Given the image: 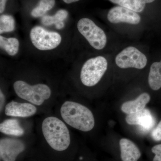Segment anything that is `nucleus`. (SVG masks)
Returning <instances> with one entry per match:
<instances>
[{
  "label": "nucleus",
  "mask_w": 161,
  "mask_h": 161,
  "mask_svg": "<svg viewBox=\"0 0 161 161\" xmlns=\"http://www.w3.org/2000/svg\"><path fill=\"white\" fill-rule=\"evenodd\" d=\"M0 132L5 135L19 137L25 134V130L15 118L7 119L0 124Z\"/></svg>",
  "instance_id": "14"
},
{
  "label": "nucleus",
  "mask_w": 161,
  "mask_h": 161,
  "mask_svg": "<svg viewBox=\"0 0 161 161\" xmlns=\"http://www.w3.org/2000/svg\"><path fill=\"white\" fill-rule=\"evenodd\" d=\"M125 120L130 125H139L145 130H150L154 124V120L151 112L145 108L140 112L128 114Z\"/></svg>",
  "instance_id": "11"
},
{
  "label": "nucleus",
  "mask_w": 161,
  "mask_h": 161,
  "mask_svg": "<svg viewBox=\"0 0 161 161\" xmlns=\"http://www.w3.org/2000/svg\"><path fill=\"white\" fill-rule=\"evenodd\" d=\"M62 120L66 125L82 132H89L95 125L92 111L83 105L72 101H66L60 110Z\"/></svg>",
  "instance_id": "1"
},
{
  "label": "nucleus",
  "mask_w": 161,
  "mask_h": 161,
  "mask_svg": "<svg viewBox=\"0 0 161 161\" xmlns=\"http://www.w3.org/2000/svg\"><path fill=\"white\" fill-rule=\"evenodd\" d=\"M147 3H148V0H120L119 5L140 13L143 11Z\"/></svg>",
  "instance_id": "19"
},
{
  "label": "nucleus",
  "mask_w": 161,
  "mask_h": 161,
  "mask_svg": "<svg viewBox=\"0 0 161 161\" xmlns=\"http://www.w3.org/2000/svg\"><path fill=\"white\" fill-rule=\"evenodd\" d=\"M7 1V0H0V13L1 14H3L5 10Z\"/></svg>",
  "instance_id": "24"
},
{
  "label": "nucleus",
  "mask_w": 161,
  "mask_h": 161,
  "mask_svg": "<svg viewBox=\"0 0 161 161\" xmlns=\"http://www.w3.org/2000/svg\"><path fill=\"white\" fill-rule=\"evenodd\" d=\"M5 115L18 118H27L35 115L37 112L36 106L30 103H20L13 100L6 104Z\"/></svg>",
  "instance_id": "10"
},
{
  "label": "nucleus",
  "mask_w": 161,
  "mask_h": 161,
  "mask_svg": "<svg viewBox=\"0 0 161 161\" xmlns=\"http://www.w3.org/2000/svg\"><path fill=\"white\" fill-rule=\"evenodd\" d=\"M55 0H40L37 6L32 9L31 15L34 18L43 16L55 6Z\"/></svg>",
  "instance_id": "18"
},
{
  "label": "nucleus",
  "mask_w": 161,
  "mask_h": 161,
  "mask_svg": "<svg viewBox=\"0 0 161 161\" xmlns=\"http://www.w3.org/2000/svg\"><path fill=\"white\" fill-rule=\"evenodd\" d=\"M150 99L149 94L147 93H142L135 100L124 103L121 107V109L123 112L127 114L136 113L145 109Z\"/></svg>",
  "instance_id": "13"
},
{
  "label": "nucleus",
  "mask_w": 161,
  "mask_h": 161,
  "mask_svg": "<svg viewBox=\"0 0 161 161\" xmlns=\"http://www.w3.org/2000/svg\"><path fill=\"white\" fill-rule=\"evenodd\" d=\"M25 149L23 141L15 137H5L0 140V157L3 161H16Z\"/></svg>",
  "instance_id": "8"
},
{
  "label": "nucleus",
  "mask_w": 161,
  "mask_h": 161,
  "mask_svg": "<svg viewBox=\"0 0 161 161\" xmlns=\"http://www.w3.org/2000/svg\"><path fill=\"white\" fill-rule=\"evenodd\" d=\"M30 37L33 45L41 51L55 49L61 43L62 37L60 34L49 31L42 26H35L30 32Z\"/></svg>",
  "instance_id": "6"
},
{
  "label": "nucleus",
  "mask_w": 161,
  "mask_h": 161,
  "mask_svg": "<svg viewBox=\"0 0 161 161\" xmlns=\"http://www.w3.org/2000/svg\"><path fill=\"white\" fill-rule=\"evenodd\" d=\"M109 1L112 3H114V4H118V5H119L120 0H109Z\"/></svg>",
  "instance_id": "26"
},
{
  "label": "nucleus",
  "mask_w": 161,
  "mask_h": 161,
  "mask_svg": "<svg viewBox=\"0 0 161 161\" xmlns=\"http://www.w3.org/2000/svg\"><path fill=\"white\" fill-rule=\"evenodd\" d=\"M0 47L9 56H14L19 51V42L17 38H7L1 36Z\"/></svg>",
  "instance_id": "17"
},
{
  "label": "nucleus",
  "mask_w": 161,
  "mask_h": 161,
  "mask_svg": "<svg viewBox=\"0 0 161 161\" xmlns=\"http://www.w3.org/2000/svg\"><path fill=\"white\" fill-rule=\"evenodd\" d=\"M68 15V13L65 9L58 10L53 16H43L41 19V23L44 26H50L55 25L58 29H62L64 26V21Z\"/></svg>",
  "instance_id": "15"
},
{
  "label": "nucleus",
  "mask_w": 161,
  "mask_h": 161,
  "mask_svg": "<svg viewBox=\"0 0 161 161\" xmlns=\"http://www.w3.org/2000/svg\"><path fill=\"white\" fill-rule=\"evenodd\" d=\"M152 138L155 141H161V120L151 133Z\"/></svg>",
  "instance_id": "21"
},
{
  "label": "nucleus",
  "mask_w": 161,
  "mask_h": 161,
  "mask_svg": "<svg viewBox=\"0 0 161 161\" xmlns=\"http://www.w3.org/2000/svg\"><path fill=\"white\" fill-rule=\"evenodd\" d=\"M116 65L121 69L132 68L142 69L147 65V59L146 55L132 46L123 50L116 56Z\"/></svg>",
  "instance_id": "7"
},
{
  "label": "nucleus",
  "mask_w": 161,
  "mask_h": 161,
  "mask_svg": "<svg viewBox=\"0 0 161 161\" xmlns=\"http://www.w3.org/2000/svg\"><path fill=\"white\" fill-rule=\"evenodd\" d=\"M14 90L18 97L36 106H40L50 98L52 91L48 86L43 83L29 84L18 80L13 85Z\"/></svg>",
  "instance_id": "3"
},
{
  "label": "nucleus",
  "mask_w": 161,
  "mask_h": 161,
  "mask_svg": "<svg viewBox=\"0 0 161 161\" xmlns=\"http://www.w3.org/2000/svg\"><path fill=\"white\" fill-rule=\"evenodd\" d=\"M15 27L14 18L10 15L3 14L0 17V33L13 31Z\"/></svg>",
  "instance_id": "20"
},
{
  "label": "nucleus",
  "mask_w": 161,
  "mask_h": 161,
  "mask_svg": "<svg viewBox=\"0 0 161 161\" xmlns=\"http://www.w3.org/2000/svg\"><path fill=\"white\" fill-rule=\"evenodd\" d=\"M152 152L155 154L153 161H161V144L156 145L153 147Z\"/></svg>",
  "instance_id": "22"
},
{
  "label": "nucleus",
  "mask_w": 161,
  "mask_h": 161,
  "mask_svg": "<svg viewBox=\"0 0 161 161\" xmlns=\"http://www.w3.org/2000/svg\"><path fill=\"white\" fill-rule=\"evenodd\" d=\"M107 18L110 23L113 24L125 23L137 25L141 20L140 16L137 13L120 6L110 9Z\"/></svg>",
  "instance_id": "9"
},
{
  "label": "nucleus",
  "mask_w": 161,
  "mask_h": 161,
  "mask_svg": "<svg viewBox=\"0 0 161 161\" xmlns=\"http://www.w3.org/2000/svg\"><path fill=\"white\" fill-rule=\"evenodd\" d=\"M148 83L151 89L158 91L161 88V60L155 62L150 66L148 76Z\"/></svg>",
  "instance_id": "16"
},
{
  "label": "nucleus",
  "mask_w": 161,
  "mask_h": 161,
  "mask_svg": "<svg viewBox=\"0 0 161 161\" xmlns=\"http://www.w3.org/2000/svg\"><path fill=\"white\" fill-rule=\"evenodd\" d=\"M79 1L80 0H63V2L66 4H71V3H76Z\"/></svg>",
  "instance_id": "25"
},
{
  "label": "nucleus",
  "mask_w": 161,
  "mask_h": 161,
  "mask_svg": "<svg viewBox=\"0 0 161 161\" xmlns=\"http://www.w3.org/2000/svg\"><path fill=\"white\" fill-rule=\"evenodd\" d=\"M79 32L95 49L101 50L106 46V35L100 27L88 18L80 19L77 24Z\"/></svg>",
  "instance_id": "5"
},
{
  "label": "nucleus",
  "mask_w": 161,
  "mask_h": 161,
  "mask_svg": "<svg viewBox=\"0 0 161 161\" xmlns=\"http://www.w3.org/2000/svg\"><path fill=\"white\" fill-rule=\"evenodd\" d=\"M119 144L122 161H138L140 158L141 153L134 142L128 139L122 138Z\"/></svg>",
  "instance_id": "12"
},
{
  "label": "nucleus",
  "mask_w": 161,
  "mask_h": 161,
  "mask_svg": "<svg viewBox=\"0 0 161 161\" xmlns=\"http://www.w3.org/2000/svg\"><path fill=\"white\" fill-rule=\"evenodd\" d=\"M6 103V96L2 89L0 90V109L1 112H3ZM6 106V105H5Z\"/></svg>",
  "instance_id": "23"
},
{
  "label": "nucleus",
  "mask_w": 161,
  "mask_h": 161,
  "mask_svg": "<svg viewBox=\"0 0 161 161\" xmlns=\"http://www.w3.org/2000/svg\"><path fill=\"white\" fill-rule=\"evenodd\" d=\"M41 131L46 142L55 151H64L69 147L70 133L62 119L56 116H47L42 121Z\"/></svg>",
  "instance_id": "2"
},
{
  "label": "nucleus",
  "mask_w": 161,
  "mask_h": 161,
  "mask_svg": "<svg viewBox=\"0 0 161 161\" xmlns=\"http://www.w3.org/2000/svg\"><path fill=\"white\" fill-rule=\"evenodd\" d=\"M108 65L107 59L102 56L86 60L80 70V79L82 83L88 87L96 85L106 72Z\"/></svg>",
  "instance_id": "4"
}]
</instances>
